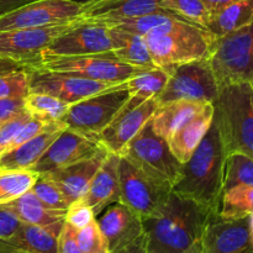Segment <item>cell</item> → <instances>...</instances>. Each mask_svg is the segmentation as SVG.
Here are the masks:
<instances>
[{
  "mask_svg": "<svg viewBox=\"0 0 253 253\" xmlns=\"http://www.w3.org/2000/svg\"><path fill=\"white\" fill-rule=\"evenodd\" d=\"M109 253H150L148 252L147 235H146V232H143L136 239L111 250Z\"/></svg>",
  "mask_w": 253,
  "mask_h": 253,
  "instance_id": "44",
  "label": "cell"
},
{
  "mask_svg": "<svg viewBox=\"0 0 253 253\" xmlns=\"http://www.w3.org/2000/svg\"><path fill=\"white\" fill-rule=\"evenodd\" d=\"M214 104L209 103L199 114L174 131V133L167 140L170 151L182 165L192 157L207 135L214 120Z\"/></svg>",
  "mask_w": 253,
  "mask_h": 253,
  "instance_id": "24",
  "label": "cell"
},
{
  "mask_svg": "<svg viewBox=\"0 0 253 253\" xmlns=\"http://www.w3.org/2000/svg\"><path fill=\"white\" fill-rule=\"evenodd\" d=\"M119 161L120 156L108 153L105 161L91 179L82 199L90 207L94 215L99 216L104 209L120 200L119 184Z\"/></svg>",
  "mask_w": 253,
  "mask_h": 253,
  "instance_id": "20",
  "label": "cell"
},
{
  "mask_svg": "<svg viewBox=\"0 0 253 253\" xmlns=\"http://www.w3.org/2000/svg\"><path fill=\"white\" fill-rule=\"evenodd\" d=\"M161 1L162 0H96L83 4L81 16L90 21H111L168 11L161 6Z\"/></svg>",
  "mask_w": 253,
  "mask_h": 253,
  "instance_id": "23",
  "label": "cell"
},
{
  "mask_svg": "<svg viewBox=\"0 0 253 253\" xmlns=\"http://www.w3.org/2000/svg\"><path fill=\"white\" fill-rule=\"evenodd\" d=\"M24 110V98H0V125Z\"/></svg>",
  "mask_w": 253,
  "mask_h": 253,
  "instance_id": "43",
  "label": "cell"
},
{
  "mask_svg": "<svg viewBox=\"0 0 253 253\" xmlns=\"http://www.w3.org/2000/svg\"><path fill=\"white\" fill-rule=\"evenodd\" d=\"M226 156L214 119L192 157L183 163L182 174L172 190L180 197L204 205L211 211L219 212L224 194Z\"/></svg>",
  "mask_w": 253,
  "mask_h": 253,
  "instance_id": "2",
  "label": "cell"
},
{
  "mask_svg": "<svg viewBox=\"0 0 253 253\" xmlns=\"http://www.w3.org/2000/svg\"><path fill=\"white\" fill-rule=\"evenodd\" d=\"M161 6L203 27L209 24L210 11L202 0H162Z\"/></svg>",
  "mask_w": 253,
  "mask_h": 253,
  "instance_id": "36",
  "label": "cell"
},
{
  "mask_svg": "<svg viewBox=\"0 0 253 253\" xmlns=\"http://www.w3.org/2000/svg\"><path fill=\"white\" fill-rule=\"evenodd\" d=\"M69 106V104L47 94L29 93L24 98L25 110L31 116L44 123L61 121Z\"/></svg>",
  "mask_w": 253,
  "mask_h": 253,
  "instance_id": "31",
  "label": "cell"
},
{
  "mask_svg": "<svg viewBox=\"0 0 253 253\" xmlns=\"http://www.w3.org/2000/svg\"><path fill=\"white\" fill-rule=\"evenodd\" d=\"M21 224L22 222L11 210L7 209L5 205H0V240L9 239Z\"/></svg>",
  "mask_w": 253,
  "mask_h": 253,
  "instance_id": "41",
  "label": "cell"
},
{
  "mask_svg": "<svg viewBox=\"0 0 253 253\" xmlns=\"http://www.w3.org/2000/svg\"><path fill=\"white\" fill-rule=\"evenodd\" d=\"M214 119L226 155L241 152L253 158V85L230 84L219 89Z\"/></svg>",
  "mask_w": 253,
  "mask_h": 253,
  "instance_id": "4",
  "label": "cell"
},
{
  "mask_svg": "<svg viewBox=\"0 0 253 253\" xmlns=\"http://www.w3.org/2000/svg\"><path fill=\"white\" fill-rule=\"evenodd\" d=\"M202 1L208 7V10L210 11V16H211V14L216 12L217 10L222 9L226 5L232 4L235 1H239V0H202Z\"/></svg>",
  "mask_w": 253,
  "mask_h": 253,
  "instance_id": "46",
  "label": "cell"
},
{
  "mask_svg": "<svg viewBox=\"0 0 253 253\" xmlns=\"http://www.w3.org/2000/svg\"><path fill=\"white\" fill-rule=\"evenodd\" d=\"M35 0H0V16Z\"/></svg>",
  "mask_w": 253,
  "mask_h": 253,
  "instance_id": "45",
  "label": "cell"
},
{
  "mask_svg": "<svg viewBox=\"0 0 253 253\" xmlns=\"http://www.w3.org/2000/svg\"><path fill=\"white\" fill-rule=\"evenodd\" d=\"M30 93V71L0 59V98H25Z\"/></svg>",
  "mask_w": 253,
  "mask_h": 253,
  "instance_id": "30",
  "label": "cell"
},
{
  "mask_svg": "<svg viewBox=\"0 0 253 253\" xmlns=\"http://www.w3.org/2000/svg\"><path fill=\"white\" fill-rule=\"evenodd\" d=\"M208 104L205 101L175 100L157 105L151 118L153 131L167 141L174 131L199 114Z\"/></svg>",
  "mask_w": 253,
  "mask_h": 253,
  "instance_id": "25",
  "label": "cell"
},
{
  "mask_svg": "<svg viewBox=\"0 0 253 253\" xmlns=\"http://www.w3.org/2000/svg\"><path fill=\"white\" fill-rule=\"evenodd\" d=\"M73 1L79 2V4H86V2H90V1H96V0H73Z\"/></svg>",
  "mask_w": 253,
  "mask_h": 253,
  "instance_id": "48",
  "label": "cell"
},
{
  "mask_svg": "<svg viewBox=\"0 0 253 253\" xmlns=\"http://www.w3.org/2000/svg\"><path fill=\"white\" fill-rule=\"evenodd\" d=\"M66 125L63 123L53 121L34 138L22 143L19 147H15L0 155V172L31 170L44 151L49 147L54 138L58 137Z\"/></svg>",
  "mask_w": 253,
  "mask_h": 253,
  "instance_id": "21",
  "label": "cell"
},
{
  "mask_svg": "<svg viewBox=\"0 0 253 253\" xmlns=\"http://www.w3.org/2000/svg\"><path fill=\"white\" fill-rule=\"evenodd\" d=\"M31 190L37 199L47 208L56 210L68 209L69 203L67 202L59 188L46 174H39L36 182L31 187Z\"/></svg>",
  "mask_w": 253,
  "mask_h": 253,
  "instance_id": "37",
  "label": "cell"
},
{
  "mask_svg": "<svg viewBox=\"0 0 253 253\" xmlns=\"http://www.w3.org/2000/svg\"><path fill=\"white\" fill-rule=\"evenodd\" d=\"M59 253H84L76 240V229L64 221L58 237Z\"/></svg>",
  "mask_w": 253,
  "mask_h": 253,
  "instance_id": "42",
  "label": "cell"
},
{
  "mask_svg": "<svg viewBox=\"0 0 253 253\" xmlns=\"http://www.w3.org/2000/svg\"><path fill=\"white\" fill-rule=\"evenodd\" d=\"M202 253H253L250 216L229 220L215 214L205 229Z\"/></svg>",
  "mask_w": 253,
  "mask_h": 253,
  "instance_id": "16",
  "label": "cell"
},
{
  "mask_svg": "<svg viewBox=\"0 0 253 253\" xmlns=\"http://www.w3.org/2000/svg\"><path fill=\"white\" fill-rule=\"evenodd\" d=\"M250 227H251V236H252V244H253V214L250 215Z\"/></svg>",
  "mask_w": 253,
  "mask_h": 253,
  "instance_id": "47",
  "label": "cell"
},
{
  "mask_svg": "<svg viewBox=\"0 0 253 253\" xmlns=\"http://www.w3.org/2000/svg\"><path fill=\"white\" fill-rule=\"evenodd\" d=\"M24 67L31 71L72 74L105 83H124L131 77L146 71L120 62L111 52L78 57H47L30 62Z\"/></svg>",
  "mask_w": 253,
  "mask_h": 253,
  "instance_id": "7",
  "label": "cell"
},
{
  "mask_svg": "<svg viewBox=\"0 0 253 253\" xmlns=\"http://www.w3.org/2000/svg\"><path fill=\"white\" fill-rule=\"evenodd\" d=\"M157 108L155 99H150L137 108L124 110L99 135L98 141L108 152L119 155L128 142L151 120Z\"/></svg>",
  "mask_w": 253,
  "mask_h": 253,
  "instance_id": "17",
  "label": "cell"
},
{
  "mask_svg": "<svg viewBox=\"0 0 253 253\" xmlns=\"http://www.w3.org/2000/svg\"><path fill=\"white\" fill-rule=\"evenodd\" d=\"M29 69V68H27ZM30 71V93H41L73 105L83 99L114 88L121 83L91 81L72 74ZM125 83V82H124Z\"/></svg>",
  "mask_w": 253,
  "mask_h": 253,
  "instance_id": "14",
  "label": "cell"
},
{
  "mask_svg": "<svg viewBox=\"0 0 253 253\" xmlns=\"http://www.w3.org/2000/svg\"><path fill=\"white\" fill-rule=\"evenodd\" d=\"M120 156L147 175L172 188L182 174L183 165L174 157L167 141L153 131L151 120L126 145Z\"/></svg>",
  "mask_w": 253,
  "mask_h": 253,
  "instance_id": "6",
  "label": "cell"
},
{
  "mask_svg": "<svg viewBox=\"0 0 253 253\" xmlns=\"http://www.w3.org/2000/svg\"><path fill=\"white\" fill-rule=\"evenodd\" d=\"M113 37L114 48L111 54L120 62L141 69L157 68L151 58L150 49L145 36L131 32L123 31L119 29L109 27Z\"/></svg>",
  "mask_w": 253,
  "mask_h": 253,
  "instance_id": "26",
  "label": "cell"
},
{
  "mask_svg": "<svg viewBox=\"0 0 253 253\" xmlns=\"http://www.w3.org/2000/svg\"><path fill=\"white\" fill-rule=\"evenodd\" d=\"M151 58L157 68L170 73L174 67L210 58L216 37L200 25L179 17L145 35Z\"/></svg>",
  "mask_w": 253,
  "mask_h": 253,
  "instance_id": "3",
  "label": "cell"
},
{
  "mask_svg": "<svg viewBox=\"0 0 253 253\" xmlns=\"http://www.w3.org/2000/svg\"><path fill=\"white\" fill-rule=\"evenodd\" d=\"M253 214V185H240L222 194L219 215L222 219H241Z\"/></svg>",
  "mask_w": 253,
  "mask_h": 253,
  "instance_id": "32",
  "label": "cell"
},
{
  "mask_svg": "<svg viewBox=\"0 0 253 253\" xmlns=\"http://www.w3.org/2000/svg\"><path fill=\"white\" fill-rule=\"evenodd\" d=\"M96 221L108 240L110 251L145 232L142 219L121 203L109 205Z\"/></svg>",
  "mask_w": 253,
  "mask_h": 253,
  "instance_id": "22",
  "label": "cell"
},
{
  "mask_svg": "<svg viewBox=\"0 0 253 253\" xmlns=\"http://www.w3.org/2000/svg\"><path fill=\"white\" fill-rule=\"evenodd\" d=\"M217 86L253 85V22L216 39L209 58Z\"/></svg>",
  "mask_w": 253,
  "mask_h": 253,
  "instance_id": "5",
  "label": "cell"
},
{
  "mask_svg": "<svg viewBox=\"0 0 253 253\" xmlns=\"http://www.w3.org/2000/svg\"><path fill=\"white\" fill-rule=\"evenodd\" d=\"M103 150L105 148L99 143L98 140L66 127L59 133L58 137L54 138L31 170L37 174H42L93 157Z\"/></svg>",
  "mask_w": 253,
  "mask_h": 253,
  "instance_id": "15",
  "label": "cell"
},
{
  "mask_svg": "<svg viewBox=\"0 0 253 253\" xmlns=\"http://www.w3.org/2000/svg\"><path fill=\"white\" fill-rule=\"evenodd\" d=\"M219 94L209 58L174 67L166 85L155 98L157 105L175 100L212 103Z\"/></svg>",
  "mask_w": 253,
  "mask_h": 253,
  "instance_id": "10",
  "label": "cell"
},
{
  "mask_svg": "<svg viewBox=\"0 0 253 253\" xmlns=\"http://www.w3.org/2000/svg\"><path fill=\"white\" fill-rule=\"evenodd\" d=\"M11 210L17 219L24 224L37 225V226H52L64 221L67 210H56L42 204L31 189L19 197L17 199L5 204Z\"/></svg>",
  "mask_w": 253,
  "mask_h": 253,
  "instance_id": "27",
  "label": "cell"
},
{
  "mask_svg": "<svg viewBox=\"0 0 253 253\" xmlns=\"http://www.w3.org/2000/svg\"><path fill=\"white\" fill-rule=\"evenodd\" d=\"M63 224L46 227L22 222L9 239L0 240V253H59L58 237Z\"/></svg>",
  "mask_w": 253,
  "mask_h": 253,
  "instance_id": "19",
  "label": "cell"
},
{
  "mask_svg": "<svg viewBox=\"0 0 253 253\" xmlns=\"http://www.w3.org/2000/svg\"><path fill=\"white\" fill-rule=\"evenodd\" d=\"M113 48V37L108 26L79 16L73 26L52 40L40 58L90 56L108 53Z\"/></svg>",
  "mask_w": 253,
  "mask_h": 253,
  "instance_id": "11",
  "label": "cell"
},
{
  "mask_svg": "<svg viewBox=\"0 0 253 253\" xmlns=\"http://www.w3.org/2000/svg\"><path fill=\"white\" fill-rule=\"evenodd\" d=\"M119 203L146 220L156 216L167 203L172 187L150 177L135 165L121 157L119 161Z\"/></svg>",
  "mask_w": 253,
  "mask_h": 253,
  "instance_id": "9",
  "label": "cell"
},
{
  "mask_svg": "<svg viewBox=\"0 0 253 253\" xmlns=\"http://www.w3.org/2000/svg\"><path fill=\"white\" fill-rule=\"evenodd\" d=\"M170 73L166 69L153 68L141 72L127 79L126 86L128 90V99L121 111L137 108L150 99H155L166 85Z\"/></svg>",
  "mask_w": 253,
  "mask_h": 253,
  "instance_id": "28",
  "label": "cell"
},
{
  "mask_svg": "<svg viewBox=\"0 0 253 253\" xmlns=\"http://www.w3.org/2000/svg\"><path fill=\"white\" fill-rule=\"evenodd\" d=\"M30 118H31V115L26 110H24L20 114H17L16 116H14L12 119L5 121V123H2L0 125V155H2L7 150V147L11 143V141L14 140L17 131L21 128V126Z\"/></svg>",
  "mask_w": 253,
  "mask_h": 253,
  "instance_id": "40",
  "label": "cell"
},
{
  "mask_svg": "<svg viewBox=\"0 0 253 253\" xmlns=\"http://www.w3.org/2000/svg\"><path fill=\"white\" fill-rule=\"evenodd\" d=\"M76 240L84 253H109V244L96 217L81 230H76Z\"/></svg>",
  "mask_w": 253,
  "mask_h": 253,
  "instance_id": "38",
  "label": "cell"
},
{
  "mask_svg": "<svg viewBox=\"0 0 253 253\" xmlns=\"http://www.w3.org/2000/svg\"><path fill=\"white\" fill-rule=\"evenodd\" d=\"M240 185H253V158L241 152L226 156L224 173V193Z\"/></svg>",
  "mask_w": 253,
  "mask_h": 253,
  "instance_id": "34",
  "label": "cell"
},
{
  "mask_svg": "<svg viewBox=\"0 0 253 253\" xmlns=\"http://www.w3.org/2000/svg\"><path fill=\"white\" fill-rule=\"evenodd\" d=\"M82 17V16H81ZM179 15L170 11L153 12V14L143 15L138 17H131V19H121V20H111V21H94L98 24L105 25L111 29H119L123 31L131 32V34L145 35L150 34L155 29H157L161 25L169 22L174 19H179ZM184 19V17H183ZM90 21V20H89Z\"/></svg>",
  "mask_w": 253,
  "mask_h": 253,
  "instance_id": "33",
  "label": "cell"
},
{
  "mask_svg": "<svg viewBox=\"0 0 253 253\" xmlns=\"http://www.w3.org/2000/svg\"><path fill=\"white\" fill-rule=\"evenodd\" d=\"M76 20L53 26L1 31L0 59L21 66L36 61L52 40L73 26Z\"/></svg>",
  "mask_w": 253,
  "mask_h": 253,
  "instance_id": "13",
  "label": "cell"
},
{
  "mask_svg": "<svg viewBox=\"0 0 253 253\" xmlns=\"http://www.w3.org/2000/svg\"><path fill=\"white\" fill-rule=\"evenodd\" d=\"M108 153V151L103 150L93 157L52 169L42 174H46L59 188L67 202L71 204L85 194L91 179L105 161Z\"/></svg>",
  "mask_w": 253,
  "mask_h": 253,
  "instance_id": "18",
  "label": "cell"
},
{
  "mask_svg": "<svg viewBox=\"0 0 253 253\" xmlns=\"http://www.w3.org/2000/svg\"><path fill=\"white\" fill-rule=\"evenodd\" d=\"M217 212L172 190L163 209L143 220L150 253H202L203 236Z\"/></svg>",
  "mask_w": 253,
  "mask_h": 253,
  "instance_id": "1",
  "label": "cell"
},
{
  "mask_svg": "<svg viewBox=\"0 0 253 253\" xmlns=\"http://www.w3.org/2000/svg\"><path fill=\"white\" fill-rule=\"evenodd\" d=\"M82 10L73 0H35L0 16V32L66 24L78 19Z\"/></svg>",
  "mask_w": 253,
  "mask_h": 253,
  "instance_id": "12",
  "label": "cell"
},
{
  "mask_svg": "<svg viewBox=\"0 0 253 253\" xmlns=\"http://www.w3.org/2000/svg\"><path fill=\"white\" fill-rule=\"evenodd\" d=\"M39 174L32 170L0 172V205H5L31 189Z\"/></svg>",
  "mask_w": 253,
  "mask_h": 253,
  "instance_id": "35",
  "label": "cell"
},
{
  "mask_svg": "<svg viewBox=\"0 0 253 253\" xmlns=\"http://www.w3.org/2000/svg\"><path fill=\"white\" fill-rule=\"evenodd\" d=\"M127 99L125 82L71 105L61 123L71 130L98 140L99 135L120 114Z\"/></svg>",
  "mask_w": 253,
  "mask_h": 253,
  "instance_id": "8",
  "label": "cell"
},
{
  "mask_svg": "<svg viewBox=\"0 0 253 253\" xmlns=\"http://www.w3.org/2000/svg\"><path fill=\"white\" fill-rule=\"evenodd\" d=\"M94 219H95V215H94L93 210L82 198H79L69 204L64 221L71 225L73 229L81 230L90 224Z\"/></svg>",
  "mask_w": 253,
  "mask_h": 253,
  "instance_id": "39",
  "label": "cell"
},
{
  "mask_svg": "<svg viewBox=\"0 0 253 253\" xmlns=\"http://www.w3.org/2000/svg\"><path fill=\"white\" fill-rule=\"evenodd\" d=\"M253 22V0H239L211 14L207 29L216 39Z\"/></svg>",
  "mask_w": 253,
  "mask_h": 253,
  "instance_id": "29",
  "label": "cell"
}]
</instances>
